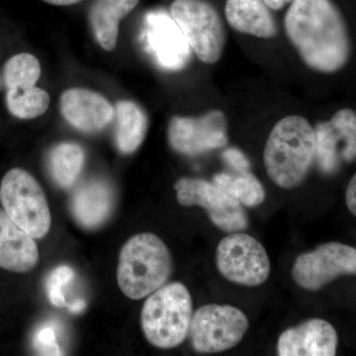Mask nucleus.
<instances>
[{
	"mask_svg": "<svg viewBox=\"0 0 356 356\" xmlns=\"http://www.w3.org/2000/svg\"><path fill=\"white\" fill-rule=\"evenodd\" d=\"M316 159L315 128L299 115H289L274 125L264 152L267 175L283 189L305 180Z\"/></svg>",
	"mask_w": 356,
	"mask_h": 356,
	"instance_id": "obj_2",
	"label": "nucleus"
},
{
	"mask_svg": "<svg viewBox=\"0 0 356 356\" xmlns=\"http://www.w3.org/2000/svg\"><path fill=\"white\" fill-rule=\"evenodd\" d=\"M86 161L83 147L74 143H62L49 154L51 177L62 188L72 186L81 175Z\"/></svg>",
	"mask_w": 356,
	"mask_h": 356,
	"instance_id": "obj_21",
	"label": "nucleus"
},
{
	"mask_svg": "<svg viewBox=\"0 0 356 356\" xmlns=\"http://www.w3.org/2000/svg\"><path fill=\"white\" fill-rule=\"evenodd\" d=\"M168 139L173 151L197 156L228 144V121L221 110H211L198 117L175 116L168 127Z\"/></svg>",
	"mask_w": 356,
	"mask_h": 356,
	"instance_id": "obj_12",
	"label": "nucleus"
},
{
	"mask_svg": "<svg viewBox=\"0 0 356 356\" xmlns=\"http://www.w3.org/2000/svg\"><path fill=\"white\" fill-rule=\"evenodd\" d=\"M0 201L7 215L34 238L49 233L51 217L43 188L24 170L13 168L2 178Z\"/></svg>",
	"mask_w": 356,
	"mask_h": 356,
	"instance_id": "obj_5",
	"label": "nucleus"
},
{
	"mask_svg": "<svg viewBox=\"0 0 356 356\" xmlns=\"http://www.w3.org/2000/svg\"><path fill=\"white\" fill-rule=\"evenodd\" d=\"M74 278V270L67 266H60L54 269L47 281V292L53 305L67 307L64 288Z\"/></svg>",
	"mask_w": 356,
	"mask_h": 356,
	"instance_id": "obj_25",
	"label": "nucleus"
},
{
	"mask_svg": "<svg viewBox=\"0 0 356 356\" xmlns=\"http://www.w3.org/2000/svg\"><path fill=\"white\" fill-rule=\"evenodd\" d=\"M46 3L51 4L56 6H69L72 4L79 3L81 0H43Z\"/></svg>",
	"mask_w": 356,
	"mask_h": 356,
	"instance_id": "obj_30",
	"label": "nucleus"
},
{
	"mask_svg": "<svg viewBox=\"0 0 356 356\" xmlns=\"http://www.w3.org/2000/svg\"><path fill=\"white\" fill-rule=\"evenodd\" d=\"M248 320L236 307L209 304L192 316L191 339L194 350L201 353H216L231 350L247 334Z\"/></svg>",
	"mask_w": 356,
	"mask_h": 356,
	"instance_id": "obj_7",
	"label": "nucleus"
},
{
	"mask_svg": "<svg viewBox=\"0 0 356 356\" xmlns=\"http://www.w3.org/2000/svg\"><path fill=\"white\" fill-rule=\"evenodd\" d=\"M172 268V254L163 240L152 233L139 234L122 248L117 280L125 296L140 300L165 285Z\"/></svg>",
	"mask_w": 356,
	"mask_h": 356,
	"instance_id": "obj_3",
	"label": "nucleus"
},
{
	"mask_svg": "<svg viewBox=\"0 0 356 356\" xmlns=\"http://www.w3.org/2000/svg\"><path fill=\"white\" fill-rule=\"evenodd\" d=\"M140 0H92L88 20L97 43L105 51L114 50L120 21L139 4Z\"/></svg>",
	"mask_w": 356,
	"mask_h": 356,
	"instance_id": "obj_19",
	"label": "nucleus"
},
{
	"mask_svg": "<svg viewBox=\"0 0 356 356\" xmlns=\"http://www.w3.org/2000/svg\"><path fill=\"white\" fill-rule=\"evenodd\" d=\"M117 147L122 154H132L139 149L146 138L149 121L139 105L130 100H121L116 104Z\"/></svg>",
	"mask_w": 356,
	"mask_h": 356,
	"instance_id": "obj_20",
	"label": "nucleus"
},
{
	"mask_svg": "<svg viewBox=\"0 0 356 356\" xmlns=\"http://www.w3.org/2000/svg\"><path fill=\"white\" fill-rule=\"evenodd\" d=\"M225 16L229 25L242 34L261 39L277 35V23L264 0H227Z\"/></svg>",
	"mask_w": 356,
	"mask_h": 356,
	"instance_id": "obj_18",
	"label": "nucleus"
},
{
	"mask_svg": "<svg viewBox=\"0 0 356 356\" xmlns=\"http://www.w3.org/2000/svg\"><path fill=\"white\" fill-rule=\"evenodd\" d=\"M51 98L44 89L35 86L7 89L6 105L13 116L29 120L46 113Z\"/></svg>",
	"mask_w": 356,
	"mask_h": 356,
	"instance_id": "obj_23",
	"label": "nucleus"
},
{
	"mask_svg": "<svg viewBox=\"0 0 356 356\" xmlns=\"http://www.w3.org/2000/svg\"><path fill=\"white\" fill-rule=\"evenodd\" d=\"M39 261L35 238L0 209V268L11 273L32 270Z\"/></svg>",
	"mask_w": 356,
	"mask_h": 356,
	"instance_id": "obj_16",
	"label": "nucleus"
},
{
	"mask_svg": "<svg viewBox=\"0 0 356 356\" xmlns=\"http://www.w3.org/2000/svg\"><path fill=\"white\" fill-rule=\"evenodd\" d=\"M34 346L41 355H62V350L57 341V332L51 325H46L38 330L35 334Z\"/></svg>",
	"mask_w": 356,
	"mask_h": 356,
	"instance_id": "obj_26",
	"label": "nucleus"
},
{
	"mask_svg": "<svg viewBox=\"0 0 356 356\" xmlns=\"http://www.w3.org/2000/svg\"><path fill=\"white\" fill-rule=\"evenodd\" d=\"M343 275H356V248L344 243H324L299 255L292 267V277L298 286L318 291Z\"/></svg>",
	"mask_w": 356,
	"mask_h": 356,
	"instance_id": "obj_10",
	"label": "nucleus"
},
{
	"mask_svg": "<svg viewBox=\"0 0 356 356\" xmlns=\"http://www.w3.org/2000/svg\"><path fill=\"white\" fill-rule=\"evenodd\" d=\"M213 182L245 207H257L266 199V191L261 182L250 172H236V175L217 173L213 177Z\"/></svg>",
	"mask_w": 356,
	"mask_h": 356,
	"instance_id": "obj_22",
	"label": "nucleus"
},
{
	"mask_svg": "<svg viewBox=\"0 0 356 356\" xmlns=\"http://www.w3.org/2000/svg\"><path fill=\"white\" fill-rule=\"evenodd\" d=\"M86 302H84L83 300H77V301L74 302V303L67 304V308H69V310L72 312V313H79V312L83 311V309L86 308Z\"/></svg>",
	"mask_w": 356,
	"mask_h": 356,
	"instance_id": "obj_31",
	"label": "nucleus"
},
{
	"mask_svg": "<svg viewBox=\"0 0 356 356\" xmlns=\"http://www.w3.org/2000/svg\"><path fill=\"white\" fill-rule=\"evenodd\" d=\"M115 204L114 192L102 179H92L77 187L70 198L72 216L81 226L95 229L111 216Z\"/></svg>",
	"mask_w": 356,
	"mask_h": 356,
	"instance_id": "obj_17",
	"label": "nucleus"
},
{
	"mask_svg": "<svg viewBox=\"0 0 356 356\" xmlns=\"http://www.w3.org/2000/svg\"><path fill=\"white\" fill-rule=\"evenodd\" d=\"M216 264L227 280L243 286H261L270 273L266 248L254 236L241 232L222 238L217 247Z\"/></svg>",
	"mask_w": 356,
	"mask_h": 356,
	"instance_id": "obj_8",
	"label": "nucleus"
},
{
	"mask_svg": "<svg viewBox=\"0 0 356 356\" xmlns=\"http://www.w3.org/2000/svg\"><path fill=\"white\" fill-rule=\"evenodd\" d=\"M175 189L180 205L202 207L213 224L221 231L231 234L248 228L247 213L242 204L232 198L214 182L200 178L184 177L175 184Z\"/></svg>",
	"mask_w": 356,
	"mask_h": 356,
	"instance_id": "obj_9",
	"label": "nucleus"
},
{
	"mask_svg": "<svg viewBox=\"0 0 356 356\" xmlns=\"http://www.w3.org/2000/svg\"><path fill=\"white\" fill-rule=\"evenodd\" d=\"M143 40L156 64L170 70L184 69L191 58V46L170 14L165 11L147 13Z\"/></svg>",
	"mask_w": 356,
	"mask_h": 356,
	"instance_id": "obj_13",
	"label": "nucleus"
},
{
	"mask_svg": "<svg viewBox=\"0 0 356 356\" xmlns=\"http://www.w3.org/2000/svg\"><path fill=\"white\" fill-rule=\"evenodd\" d=\"M339 337L327 321L311 318L286 330L278 339L280 356L336 355Z\"/></svg>",
	"mask_w": 356,
	"mask_h": 356,
	"instance_id": "obj_14",
	"label": "nucleus"
},
{
	"mask_svg": "<svg viewBox=\"0 0 356 356\" xmlns=\"http://www.w3.org/2000/svg\"><path fill=\"white\" fill-rule=\"evenodd\" d=\"M346 201L348 210L356 218V173L348 182L346 192Z\"/></svg>",
	"mask_w": 356,
	"mask_h": 356,
	"instance_id": "obj_28",
	"label": "nucleus"
},
{
	"mask_svg": "<svg viewBox=\"0 0 356 356\" xmlns=\"http://www.w3.org/2000/svg\"><path fill=\"white\" fill-rule=\"evenodd\" d=\"M290 43L309 69L343 72L353 53L350 26L332 0H293L284 18Z\"/></svg>",
	"mask_w": 356,
	"mask_h": 356,
	"instance_id": "obj_1",
	"label": "nucleus"
},
{
	"mask_svg": "<svg viewBox=\"0 0 356 356\" xmlns=\"http://www.w3.org/2000/svg\"><path fill=\"white\" fill-rule=\"evenodd\" d=\"M41 76V65L31 54L22 53L13 56L4 67L3 79L6 89L30 88L38 83Z\"/></svg>",
	"mask_w": 356,
	"mask_h": 356,
	"instance_id": "obj_24",
	"label": "nucleus"
},
{
	"mask_svg": "<svg viewBox=\"0 0 356 356\" xmlns=\"http://www.w3.org/2000/svg\"><path fill=\"white\" fill-rule=\"evenodd\" d=\"M224 161L228 163L229 168H233L236 172H250V163L242 151L236 147L227 149L222 154Z\"/></svg>",
	"mask_w": 356,
	"mask_h": 356,
	"instance_id": "obj_27",
	"label": "nucleus"
},
{
	"mask_svg": "<svg viewBox=\"0 0 356 356\" xmlns=\"http://www.w3.org/2000/svg\"><path fill=\"white\" fill-rule=\"evenodd\" d=\"M60 104L65 120L81 132H100L114 118L111 103L89 89H67L60 96Z\"/></svg>",
	"mask_w": 356,
	"mask_h": 356,
	"instance_id": "obj_15",
	"label": "nucleus"
},
{
	"mask_svg": "<svg viewBox=\"0 0 356 356\" xmlns=\"http://www.w3.org/2000/svg\"><path fill=\"white\" fill-rule=\"evenodd\" d=\"M170 15L201 62L214 65L226 46V30L217 9L205 0H175Z\"/></svg>",
	"mask_w": 356,
	"mask_h": 356,
	"instance_id": "obj_6",
	"label": "nucleus"
},
{
	"mask_svg": "<svg viewBox=\"0 0 356 356\" xmlns=\"http://www.w3.org/2000/svg\"><path fill=\"white\" fill-rule=\"evenodd\" d=\"M192 316L191 293L182 283L173 282L149 295L143 307L140 323L149 343L170 350L188 336Z\"/></svg>",
	"mask_w": 356,
	"mask_h": 356,
	"instance_id": "obj_4",
	"label": "nucleus"
},
{
	"mask_svg": "<svg viewBox=\"0 0 356 356\" xmlns=\"http://www.w3.org/2000/svg\"><path fill=\"white\" fill-rule=\"evenodd\" d=\"M316 159L325 175H336L341 166L356 161V111L344 107L316 125Z\"/></svg>",
	"mask_w": 356,
	"mask_h": 356,
	"instance_id": "obj_11",
	"label": "nucleus"
},
{
	"mask_svg": "<svg viewBox=\"0 0 356 356\" xmlns=\"http://www.w3.org/2000/svg\"><path fill=\"white\" fill-rule=\"evenodd\" d=\"M293 0H264V2L273 10H280L288 3H291Z\"/></svg>",
	"mask_w": 356,
	"mask_h": 356,
	"instance_id": "obj_29",
	"label": "nucleus"
}]
</instances>
